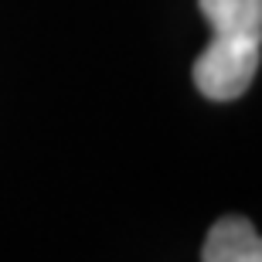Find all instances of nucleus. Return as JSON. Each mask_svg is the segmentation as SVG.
Segmentation results:
<instances>
[{
    "mask_svg": "<svg viewBox=\"0 0 262 262\" xmlns=\"http://www.w3.org/2000/svg\"><path fill=\"white\" fill-rule=\"evenodd\" d=\"M211 41L194 61V85L211 102H232L252 85L262 58V0H198Z\"/></svg>",
    "mask_w": 262,
    "mask_h": 262,
    "instance_id": "obj_1",
    "label": "nucleus"
},
{
    "mask_svg": "<svg viewBox=\"0 0 262 262\" xmlns=\"http://www.w3.org/2000/svg\"><path fill=\"white\" fill-rule=\"evenodd\" d=\"M201 262H262V235L249 218L228 214L211 225L204 238Z\"/></svg>",
    "mask_w": 262,
    "mask_h": 262,
    "instance_id": "obj_2",
    "label": "nucleus"
}]
</instances>
